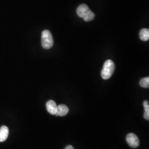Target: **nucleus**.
I'll return each mask as SVG.
<instances>
[{
	"label": "nucleus",
	"mask_w": 149,
	"mask_h": 149,
	"mask_svg": "<svg viewBox=\"0 0 149 149\" xmlns=\"http://www.w3.org/2000/svg\"><path fill=\"white\" fill-rule=\"evenodd\" d=\"M140 38L141 40L146 42L149 39V29L147 28L142 29L139 33Z\"/></svg>",
	"instance_id": "nucleus-8"
},
{
	"label": "nucleus",
	"mask_w": 149,
	"mask_h": 149,
	"mask_svg": "<svg viewBox=\"0 0 149 149\" xmlns=\"http://www.w3.org/2000/svg\"><path fill=\"white\" fill-rule=\"evenodd\" d=\"M8 128L6 126H2L0 128V142L5 141L8 138Z\"/></svg>",
	"instance_id": "nucleus-7"
},
{
	"label": "nucleus",
	"mask_w": 149,
	"mask_h": 149,
	"mask_svg": "<svg viewBox=\"0 0 149 149\" xmlns=\"http://www.w3.org/2000/svg\"><path fill=\"white\" fill-rule=\"evenodd\" d=\"M65 149H74V147H73L72 146H71V145H68V146H67L66 147Z\"/></svg>",
	"instance_id": "nucleus-11"
},
{
	"label": "nucleus",
	"mask_w": 149,
	"mask_h": 149,
	"mask_svg": "<svg viewBox=\"0 0 149 149\" xmlns=\"http://www.w3.org/2000/svg\"><path fill=\"white\" fill-rule=\"evenodd\" d=\"M116 69V65L112 60H107L103 65L102 70V78L108 80L112 77Z\"/></svg>",
	"instance_id": "nucleus-2"
},
{
	"label": "nucleus",
	"mask_w": 149,
	"mask_h": 149,
	"mask_svg": "<svg viewBox=\"0 0 149 149\" xmlns=\"http://www.w3.org/2000/svg\"><path fill=\"white\" fill-rule=\"evenodd\" d=\"M47 109L48 112L52 115H55L57 112V107L56 103L53 100H49L46 104Z\"/></svg>",
	"instance_id": "nucleus-5"
},
{
	"label": "nucleus",
	"mask_w": 149,
	"mask_h": 149,
	"mask_svg": "<svg viewBox=\"0 0 149 149\" xmlns=\"http://www.w3.org/2000/svg\"><path fill=\"white\" fill-rule=\"evenodd\" d=\"M145 112H144V117L146 120H149V104L148 101H145L143 103Z\"/></svg>",
	"instance_id": "nucleus-9"
},
{
	"label": "nucleus",
	"mask_w": 149,
	"mask_h": 149,
	"mask_svg": "<svg viewBox=\"0 0 149 149\" xmlns=\"http://www.w3.org/2000/svg\"><path fill=\"white\" fill-rule=\"evenodd\" d=\"M42 45L45 49H49L53 46V37L51 32L48 30H44L42 33Z\"/></svg>",
	"instance_id": "nucleus-3"
},
{
	"label": "nucleus",
	"mask_w": 149,
	"mask_h": 149,
	"mask_svg": "<svg viewBox=\"0 0 149 149\" xmlns=\"http://www.w3.org/2000/svg\"><path fill=\"white\" fill-rule=\"evenodd\" d=\"M69 111V108L65 104H60L57 107V112L56 113V116L63 117L66 116Z\"/></svg>",
	"instance_id": "nucleus-6"
},
{
	"label": "nucleus",
	"mask_w": 149,
	"mask_h": 149,
	"mask_svg": "<svg viewBox=\"0 0 149 149\" xmlns=\"http://www.w3.org/2000/svg\"><path fill=\"white\" fill-rule=\"evenodd\" d=\"M77 14L81 18H82L86 22H90L94 19L95 15L91 10L86 4H82L77 8Z\"/></svg>",
	"instance_id": "nucleus-1"
},
{
	"label": "nucleus",
	"mask_w": 149,
	"mask_h": 149,
	"mask_svg": "<svg viewBox=\"0 0 149 149\" xmlns=\"http://www.w3.org/2000/svg\"><path fill=\"white\" fill-rule=\"evenodd\" d=\"M128 145L133 148H136L139 146L140 142L138 136L134 133L128 134L126 137Z\"/></svg>",
	"instance_id": "nucleus-4"
},
{
	"label": "nucleus",
	"mask_w": 149,
	"mask_h": 149,
	"mask_svg": "<svg viewBox=\"0 0 149 149\" xmlns=\"http://www.w3.org/2000/svg\"><path fill=\"white\" fill-rule=\"evenodd\" d=\"M140 85L143 88H148L149 87V77H144L140 81Z\"/></svg>",
	"instance_id": "nucleus-10"
}]
</instances>
